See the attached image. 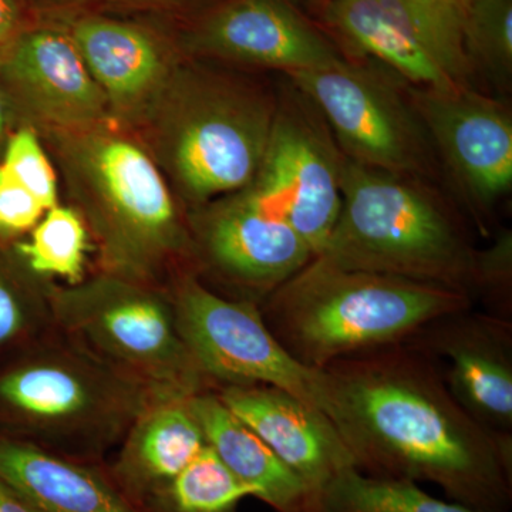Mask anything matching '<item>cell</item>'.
<instances>
[{
    "instance_id": "29",
    "label": "cell",
    "mask_w": 512,
    "mask_h": 512,
    "mask_svg": "<svg viewBox=\"0 0 512 512\" xmlns=\"http://www.w3.org/2000/svg\"><path fill=\"white\" fill-rule=\"evenodd\" d=\"M35 195L0 165V232L20 234L35 227L46 214Z\"/></svg>"
},
{
    "instance_id": "35",
    "label": "cell",
    "mask_w": 512,
    "mask_h": 512,
    "mask_svg": "<svg viewBox=\"0 0 512 512\" xmlns=\"http://www.w3.org/2000/svg\"><path fill=\"white\" fill-rule=\"evenodd\" d=\"M5 130V106H3L2 97H0V137Z\"/></svg>"
},
{
    "instance_id": "3",
    "label": "cell",
    "mask_w": 512,
    "mask_h": 512,
    "mask_svg": "<svg viewBox=\"0 0 512 512\" xmlns=\"http://www.w3.org/2000/svg\"><path fill=\"white\" fill-rule=\"evenodd\" d=\"M342 208L316 258L476 296L478 251L460 217L419 177L343 158ZM476 306V305H474Z\"/></svg>"
},
{
    "instance_id": "4",
    "label": "cell",
    "mask_w": 512,
    "mask_h": 512,
    "mask_svg": "<svg viewBox=\"0 0 512 512\" xmlns=\"http://www.w3.org/2000/svg\"><path fill=\"white\" fill-rule=\"evenodd\" d=\"M163 400L70 339L46 345L0 376V413L28 431L25 441L87 463Z\"/></svg>"
},
{
    "instance_id": "26",
    "label": "cell",
    "mask_w": 512,
    "mask_h": 512,
    "mask_svg": "<svg viewBox=\"0 0 512 512\" xmlns=\"http://www.w3.org/2000/svg\"><path fill=\"white\" fill-rule=\"evenodd\" d=\"M464 46L473 73L507 86L512 76V0H470Z\"/></svg>"
},
{
    "instance_id": "15",
    "label": "cell",
    "mask_w": 512,
    "mask_h": 512,
    "mask_svg": "<svg viewBox=\"0 0 512 512\" xmlns=\"http://www.w3.org/2000/svg\"><path fill=\"white\" fill-rule=\"evenodd\" d=\"M215 392L316 497L339 473L355 467L332 421L293 394L266 384H224Z\"/></svg>"
},
{
    "instance_id": "33",
    "label": "cell",
    "mask_w": 512,
    "mask_h": 512,
    "mask_svg": "<svg viewBox=\"0 0 512 512\" xmlns=\"http://www.w3.org/2000/svg\"><path fill=\"white\" fill-rule=\"evenodd\" d=\"M0 512H42L15 485L0 476Z\"/></svg>"
},
{
    "instance_id": "11",
    "label": "cell",
    "mask_w": 512,
    "mask_h": 512,
    "mask_svg": "<svg viewBox=\"0 0 512 512\" xmlns=\"http://www.w3.org/2000/svg\"><path fill=\"white\" fill-rule=\"evenodd\" d=\"M181 42L194 53L285 74L346 59L291 0H222L191 20Z\"/></svg>"
},
{
    "instance_id": "8",
    "label": "cell",
    "mask_w": 512,
    "mask_h": 512,
    "mask_svg": "<svg viewBox=\"0 0 512 512\" xmlns=\"http://www.w3.org/2000/svg\"><path fill=\"white\" fill-rule=\"evenodd\" d=\"M295 90L276 106L258 173L244 190L266 214L286 222L316 256L342 208L345 156L316 107Z\"/></svg>"
},
{
    "instance_id": "5",
    "label": "cell",
    "mask_w": 512,
    "mask_h": 512,
    "mask_svg": "<svg viewBox=\"0 0 512 512\" xmlns=\"http://www.w3.org/2000/svg\"><path fill=\"white\" fill-rule=\"evenodd\" d=\"M50 306L73 343L163 399L218 389L181 338L173 301L150 289L97 282L60 292Z\"/></svg>"
},
{
    "instance_id": "13",
    "label": "cell",
    "mask_w": 512,
    "mask_h": 512,
    "mask_svg": "<svg viewBox=\"0 0 512 512\" xmlns=\"http://www.w3.org/2000/svg\"><path fill=\"white\" fill-rule=\"evenodd\" d=\"M195 239L207 268L238 289L237 301L259 308L313 258L309 245L245 190L205 211Z\"/></svg>"
},
{
    "instance_id": "21",
    "label": "cell",
    "mask_w": 512,
    "mask_h": 512,
    "mask_svg": "<svg viewBox=\"0 0 512 512\" xmlns=\"http://www.w3.org/2000/svg\"><path fill=\"white\" fill-rule=\"evenodd\" d=\"M319 6L326 29L339 42L386 64L416 89L460 87L410 39L379 0H322Z\"/></svg>"
},
{
    "instance_id": "28",
    "label": "cell",
    "mask_w": 512,
    "mask_h": 512,
    "mask_svg": "<svg viewBox=\"0 0 512 512\" xmlns=\"http://www.w3.org/2000/svg\"><path fill=\"white\" fill-rule=\"evenodd\" d=\"M3 167L46 208L56 207L57 183L52 164L36 134L20 130L10 138Z\"/></svg>"
},
{
    "instance_id": "12",
    "label": "cell",
    "mask_w": 512,
    "mask_h": 512,
    "mask_svg": "<svg viewBox=\"0 0 512 512\" xmlns=\"http://www.w3.org/2000/svg\"><path fill=\"white\" fill-rule=\"evenodd\" d=\"M407 343L437 366L474 420L512 436V320L463 309L431 320Z\"/></svg>"
},
{
    "instance_id": "37",
    "label": "cell",
    "mask_w": 512,
    "mask_h": 512,
    "mask_svg": "<svg viewBox=\"0 0 512 512\" xmlns=\"http://www.w3.org/2000/svg\"><path fill=\"white\" fill-rule=\"evenodd\" d=\"M466 2L468 3V2H470V0H466Z\"/></svg>"
},
{
    "instance_id": "10",
    "label": "cell",
    "mask_w": 512,
    "mask_h": 512,
    "mask_svg": "<svg viewBox=\"0 0 512 512\" xmlns=\"http://www.w3.org/2000/svg\"><path fill=\"white\" fill-rule=\"evenodd\" d=\"M412 104L485 234L484 214L512 187L510 109L473 87L414 89Z\"/></svg>"
},
{
    "instance_id": "18",
    "label": "cell",
    "mask_w": 512,
    "mask_h": 512,
    "mask_svg": "<svg viewBox=\"0 0 512 512\" xmlns=\"http://www.w3.org/2000/svg\"><path fill=\"white\" fill-rule=\"evenodd\" d=\"M121 444L107 473L138 507L208 446L188 399H168L148 407L131 424Z\"/></svg>"
},
{
    "instance_id": "30",
    "label": "cell",
    "mask_w": 512,
    "mask_h": 512,
    "mask_svg": "<svg viewBox=\"0 0 512 512\" xmlns=\"http://www.w3.org/2000/svg\"><path fill=\"white\" fill-rule=\"evenodd\" d=\"M32 319L18 293L0 278V346L8 345L28 330Z\"/></svg>"
},
{
    "instance_id": "23",
    "label": "cell",
    "mask_w": 512,
    "mask_h": 512,
    "mask_svg": "<svg viewBox=\"0 0 512 512\" xmlns=\"http://www.w3.org/2000/svg\"><path fill=\"white\" fill-rule=\"evenodd\" d=\"M319 512H483L443 501L400 478L369 476L346 468L318 495Z\"/></svg>"
},
{
    "instance_id": "1",
    "label": "cell",
    "mask_w": 512,
    "mask_h": 512,
    "mask_svg": "<svg viewBox=\"0 0 512 512\" xmlns=\"http://www.w3.org/2000/svg\"><path fill=\"white\" fill-rule=\"evenodd\" d=\"M323 370L329 420L357 470L439 485L448 500L474 510L511 511L512 436L474 420L424 353L402 343Z\"/></svg>"
},
{
    "instance_id": "36",
    "label": "cell",
    "mask_w": 512,
    "mask_h": 512,
    "mask_svg": "<svg viewBox=\"0 0 512 512\" xmlns=\"http://www.w3.org/2000/svg\"><path fill=\"white\" fill-rule=\"evenodd\" d=\"M291 2L295 3L296 6L303 5V3H313V5H319L322 0H291Z\"/></svg>"
},
{
    "instance_id": "25",
    "label": "cell",
    "mask_w": 512,
    "mask_h": 512,
    "mask_svg": "<svg viewBox=\"0 0 512 512\" xmlns=\"http://www.w3.org/2000/svg\"><path fill=\"white\" fill-rule=\"evenodd\" d=\"M18 249L35 274L60 278L74 286L83 279L89 235L76 212L56 205L46 211L32 228L29 241Z\"/></svg>"
},
{
    "instance_id": "9",
    "label": "cell",
    "mask_w": 512,
    "mask_h": 512,
    "mask_svg": "<svg viewBox=\"0 0 512 512\" xmlns=\"http://www.w3.org/2000/svg\"><path fill=\"white\" fill-rule=\"evenodd\" d=\"M175 134L173 164L195 201L252 183L276 113L268 96L222 83H197Z\"/></svg>"
},
{
    "instance_id": "32",
    "label": "cell",
    "mask_w": 512,
    "mask_h": 512,
    "mask_svg": "<svg viewBox=\"0 0 512 512\" xmlns=\"http://www.w3.org/2000/svg\"><path fill=\"white\" fill-rule=\"evenodd\" d=\"M23 29L18 0H0V53Z\"/></svg>"
},
{
    "instance_id": "20",
    "label": "cell",
    "mask_w": 512,
    "mask_h": 512,
    "mask_svg": "<svg viewBox=\"0 0 512 512\" xmlns=\"http://www.w3.org/2000/svg\"><path fill=\"white\" fill-rule=\"evenodd\" d=\"M87 70L117 101L144 96L163 74L167 43L141 23L86 12L66 25Z\"/></svg>"
},
{
    "instance_id": "19",
    "label": "cell",
    "mask_w": 512,
    "mask_h": 512,
    "mask_svg": "<svg viewBox=\"0 0 512 512\" xmlns=\"http://www.w3.org/2000/svg\"><path fill=\"white\" fill-rule=\"evenodd\" d=\"M208 446L254 497L276 512H319L318 497L264 440L222 403L215 390L188 397Z\"/></svg>"
},
{
    "instance_id": "27",
    "label": "cell",
    "mask_w": 512,
    "mask_h": 512,
    "mask_svg": "<svg viewBox=\"0 0 512 512\" xmlns=\"http://www.w3.org/2000/svg\"><path fill=\"white\" fill-rule=\"evenodd\" d=\"M512 235L503 231L490 248L478 251L474 305L481 311L512 320Z\"/></svg>"
},
{
    "instance_id": "7",
    "label": "cell",
    "mask_w": 512,
    "mask_h": 512,
    "mask_svg": "<svg viewBox=\"0 0 512 512\" xmlns=\"http://www.w3.org/2000/svg\"><path fill=\"white\" fill-rule=\"evenodd\" d=\"M285 76L316 107L349 160L413 177L433 174V146L412 101L366 66L343 59Z\"/></svg>"
},
{
    "instance_id": "14",
    "label": "cell",
    "mask_w": 512,
    "mask_h": 512,
    "mask_svg": "<svg viewBox=\"0 0 512 512\" xmlns=\"http://www.w3.org/2000/svg\"><path fill=\"white\" fill-rule=\"evenodd\" d=\"M92 167L110 214L104 237L117 262L146 269L183 247L170 190L141 148L120 138L100 141Z\"/></svg>"
},
{
    "instance_id": "22",
    "label": "cell",
    "mask_w": 512,
    "mask_h": 512,
    "mask_svg": "<svg viewBox=\"0 0 512 512\" xmlns=\"http://www.w3.org/2000/svg\"><path fill=\"white\" fill-rule=\"evenodd\" d=\"M379 3L451 82L471 87L473 70L464 46L466 0H379Z\"/></svg>"
},
{
    "instance_id": "31",
    "label": "cell",
    "mask_w": 512,
    "mask_h": 512,
    "mask_svg": "<svg viewBox=\"0 0 512 512\" xmlns=\"http://www.w3.org/2000/svg\"><path fill=\"white\" fill-rule=\"evenodd\" d=\"M111 2L126 3L130 6H150V8H165L187 10L192 13L191 20L198 18L222 0H111ZM190 20V22H191Z\"/></svg>"
},
{
    "instance_id": "6",
    "label": "cell",
    "mask_w": 512,
    "mask_h": 512,
    "mask_svg": "<svg viewBox=\"0 0 512 512\" xmlns=\"http://www.w3.org/2000/svg\"><path fill=\"white\" fill-rule=\"evenodd\" d=\"M171 301L181 338L218 387H278L329 419L325 370L311 369L293 359L266 326L258 305L225 298L194 276L181 279Z\"/></svg>"
},
{
    "instance_id": "17",
    "label": "cell",
    "mask_w": 512,
    "mask_h": 512,
    "mask_svg": "<svg viewBox=\"0 0 512 512\" xmlns=\"http://www.w3.org/2000/svg\"><path fill=\"white\" fill-rule=\"evenodd\" d=\"M0 476L42 512H144L94 463L0 436Z\"/></svg>"
},
{
    "instance_id": "2",
    "label": "cell",
    "mask_w": 512,
    "mask_h": 512,
    "mask_svg": "<svg viewBox=\"0 0 512 512\" xmlns=\"http://www.w3.org/2000/svg\"><path fill=\"white\" fill-rule=\"evenodd\" d=\"M476 308L470 296L400 276L339 268L313 256L261 306L268 329L311 369L409 342L431 320Z\"/></svg>"
},
{
    "instance_id": "34",
    "label": "cell",
    "mask_w": 512,
    "mask_h": 512,
    "mask_svg": "<svg viewBox=\"0 0 512 512\" xmlns=\"http://www.w3.org/2000/svg\"><path fill=\"white\" fill-rule=\"evenodd\" d=\"M37 2L42 3V5L47 6V8L74 9L79 8V6L87 5V3L90 2H96V0H37Z\"/></svg>"
},
{
    "instance_id": "24",
    "label": "cell",
    "mask_w": 512,
    "mask_h": 512,
    "mask_svg": "<svg viewBox=\"0 0 512 512\" xmlns=\"http://www.w3.org/2000/svg\"><path fill=\"white\" fill-rule=\"evenodd\" d=\"M254 490L238 480L210 446L140 505L144 512H238Z\"/></svg>"
},
{
    "instance_id": "16",
    "label": "cell",
    "mask_w": 512,
    "mask_h": 512,
    "mask_svg": "<svg viewBox=\"0 0 512 512\" xmlns=\"http://www.w3.org/2000/svg\"><path fill=\"white\" fill-rule=\"evenodd\" d=\"M0 67L40 113L60 123H86L106 94L87 70L66 28H23L0 53Z\"/></svg>"
}]
</instances>
